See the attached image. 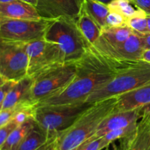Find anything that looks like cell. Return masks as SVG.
I'll use <instances>...</instances> for the list:
<instances>
[{
	"label": "cell",
	"instance_id": "cell-14",
	"mask_svg": "<svg viewBox=\"0 0 150 150\" xmlns=\"http://www.w3.org/2000/svg\"><path fill=\"white\" fill-rule=\"evenodd\" d=\"M117 97V103L114 112L142 108L150 103V83Z\"/></svg>",
	"mask_w": 150,
	"mask_h": 150
},
{
	"label": "cell",
	"instance_id": "cell-25",
	"mask_svg": "<svg viewBox=\"0 0 150 150\" xmlns=\"http://www.w3.org/2000/svg\"><path fill=\"white\" fill-rule=\"evenodd\" d=\"M109 146V144L103 137L95 140L86 141L82 144L76 150H103Z\"/></svg>",
	"mask_w": 150,
	"mask_h": 150
},
{
	"label": "cell",
	"instance_id": "cell-36",
	"mask_svg": "<svg viewBox=\"0 0 150 150\" xmlns=\"http://www.w3.org/2000/svg\"><path fill=\"white\" fill-rule=\"evenodd\" d=\"M96 1H100V2H102L103 3V4H107V5H108V4H109V3H111L113 0H96Z\"/></svg>",
	"mask_w": 150,
	"mask_h": 150
},
{
	"label": "cell",
	"instance_id": "cell-15",
	"mask_svg": "<svg viewBox=\"0 0 150 150\" xmlns=\"http://www.w3.org/2000/svg\"><path fill=\"white\" fill-rule=\"evenodd\" d=\"M122 150H150V121L142 117L133 133L123 139Z\"/></svg>",
	"mask_w": 150,
	"mask_h": 150
},
{
	"label": "cell",
	"instance_id": "cell-40",
	"mask_svg": "<svg viewBox=\"0 0 150 150\" xmlns=\"http://www.w3.org/2000/svg\"><path fill=\"white\" fill-rule=\"evenodd\" d=\"M105 150H110V149H108V148H106V149H105Z\"/></svg>",
	"mask_w": 150,
	"mask_h": 150
},
{
	"label": "cell",
	"instance_id": "cell-12",
	"mask_svg": "<svg viewBox=\"0 0 150 150\" xmlns=\"http://www.w3.org/2000/svg\"><path fill=\"white\" fill-rule=\"evenodd\" d=\"M145 50L143 35L133 32L125 42L104 56L118 61H137L142 59Z\"/></svg>",
	"mask_w": 150,
	"mask_h": 150
},
{
	"label": "cell",
	"instance_id": "cell-19",
	"mask_svg": "<svg viewBox=\"0 0 150 150\" xmlns=\"http://www.w3.org/2000/svg\"><path fill=\"white\" fill-rule=\"evenodd\" d=\"M51 137L53 136H50L35 122L34 127L25 136L16 150H35L46 143Z\"/></svg>",
	"mask_w": 150,
	"mask_h": 150
},
{
	"label": "cell",
	"instance_id": "cell-29",
	"mask_svg": "<svg viewBox=\"0 0 150 150\" xmlns=\"http://www.w3.org/2000/svg\"><path fill=\"white\" fill-rule=\"evenodd\" d=\"M16 82V81H7L0 87V111L2 109V105L4 103V101L5 100L7 93L10 90V89L13 87Z\"/></svg>",
	"mask_w": 150,
	"mask_h": 150
},
{
	"label": "cell",
	"instance_id": "cell-10",
	"mask_svg": "<svg viewBox=\"0 0 150 150\" xmlns=\"http://www.w3.org/2000/svg\"><path fill=\"white\" fill-rule=\"evenodd\" d=\"M83 2V0H38L35 8L42 18H76L81 10Z\"/></svg>",
	"mask_w": 150,
	"mask_h": 150
},
{
	"label": "cell",
	"instance_id": "cell-31",
	"mask_svg": "<svg viewBox=\"0 0 150 150\" xmlns=\"http://www.w3.org/2000/svg\"><path fill=\"white\" fill-rule=\"evenodd\" d=\"M57 136H53L46 143L35 150H57Z\"/></svg>",
	"mask_w": 150,
	"mask_h": 150
},
{
	"label": "cell",
	"instance_id": "cell-24",
	"mask_svg": "<svg viewBox=\"0 0 150 150\" xmlns=\"http://www.w3.org/2000/svg\"><path fill=\"white\" fill-rule=\"evenodd\" d=\"M127 25L133 32H136V33L142 34V35L149 34L146 14L135 16V17L128 19L127 21Z\"/></svg>",
	"mask_w": 150,
	"mask_h": 150
},
{
	"label": "cell",
	"instance_id": "cell-2",
	"mask_svg": "<svg viewBox=\"0 0 150 150\" xmlns=\"http://www.w3.org/2000/svg\"><path fill=\"white\" fill-rule=\"evenodd\" d=\"M117 97L95 102L67 129L57 135V150H76L95 134L100 124L114 112Z\"/></svg>",
	"mask_w": 150,
	"mask_h": 150
},
{
	"label": "cell",
	"instance_id": "cell-21",
	"mask_svg": "<svg viewBox=\"0 0 150 150\" xmlns=\"http://www.w3.org/2000/svg\"><path fill=\"white\" fill-rule=\"evenodd\" d=\"M35 125V120L32 119L20 125H18L10 133L5 143L1 148V150H16Z\"/></svg>",
	"mask_w": 150,
	"mask_h": 150
},
{
	"label": "cell",
	"instance_id": "cell-13",
	"mask_svg": "<svg viewBox=\"0 0 150 150\" xmlns=\"http://www.w3.org/2000/svg\"><path fill=\"white\" fill-rule=\"evenodd\" d=\"M133 32V31L127 25L105 27L102 29L99 38L92 48L100 54L105 55L111 49L125 42Z\"/></svg>",
	"mask_w": 150,
	"mask_h": 150
},
{
	"label": "cell",
	"instance_id": "cell-39",
	"mask_svg": "<svg viewBox=\"0 0 150 150\" xmlns=\"http://www.w3.org/2000/svg\"><path fill=\"white\" fill-rule=\"evenodd\" d=\"M15 0H0V2H7V1H12Z\"/></svg>",
	"mask_w": 150,
	"mask_h": 150
},
{
	"label": "cell",
	"instance_id": "cell-4",
	"mask_svg": "<svg viewBox=\"0 0 150 150\" xmlns=\"http://www.w3.org/2000/svg\"><path fill=\"white\" fill-rule=\"evenodd\" d=\"M43 39L59 47L65 63L79 61L91 47L79 30L76 18L60 17L52 20Z\"/></svg>",
	"mask_w": 150,
	"mask_h": 150
},
{
	"label": "cell",
	"instance_id": "cell-3",
	"mask_svg": "<svg viewBox=\"0 0 150 150\" xmlns=\"http://www.w3.org/2000/svg\"><path fill=\"white\" fill-rule=\"evenodd\" d=\"M150 83V62L144 60L120 61L118 72L105 84L95 90L86 102L95 103L117 97Z\"/></svg>",
	"mask_w": 150,
	"mask_h": 150
},
{
	"label": "cell",
	"instance_id": "cell-8",
	"mask_svg": "<svg viewBox=\"0 0 150 150\" xmlns=\"http://www.w3.org/2000/svg\"><path fill=\"white\" fill-rule=\"evenodd\" d=\"M50 19L0 18V39L29 42L43 39Z\"/></svg>",
	"mask_w": 150,
	"mask_h": 150
},
{
	"label": "cell",
	"instance_id": "cell-34",
	"mask_svg": "<svg viewBox=\"0 0 150 150\" xmlns=\"http://www.w3.org/2000/svg\"><path fill=\"white\" fill-rule=\"evenodd\" d=\"M142 59L144 60V61L150 62V48L149 49H146L144 51Z\"/></svg>",
	"mask_w": 150,
	"mask_h": 150
},
{
	"label": "cell",
	"instance_id": "cell-20",
	"mask_svg": "<svg viewBox=\"0 0 150 150\" xmlns=\"http://www.w3.org/2000/svg\"><path fill=\"white\" fill-rule=\"evenodd\" d=\"M82 7L103 29L105 27V20L110 10L107 4L96 0H83Z\"/></svg>",
	"mask_w": 150,
	"mask_h": 150
},
{
	"label": "cell",
	"instance_id": "cell-32",
	"mask_svg": "<svg viewBox=\"0 0 150 150\" xmlns=\"http://www.w3.org/2000/svg\"><path fill=\"white\" fill-rule=\"evenodd\" d=\"M141 115L142 117L150 120V103L141 108Z\"/></svg>",
	"mask_w": 150,
	"mask_h": 150
},
{
	"label": "cell",
	"instance_id": "cell-30",
	"mask_svg": "<svg viewBox=\"0 0 150 150\" xmlns=\"http://www.w3.org/2000/svg\"><path fill=\"white\" fill-rule=\"evenodd\" d=\"M133 1L146 16H150V0H133Z\"/></svg>",
	"mask_w": 150,
	"mask_h": 150
},
{
	"label": "cell",
	"instance_id": "cell-33",
	"mask_svg": "<svg viewBox=\"0 0 150 150\" xmlns=\"http://www.w3.org/2000/svg\"><path fill=\"white\" fill-rule=\"evenodd\" d=\"M143 35L144 41L145 48L146 49H149L150 48V34L148 35Z\"/></svg>",
	"mask_w": 150,
	"mask_h": 150
},
{
	"label": "cell",
	"instance_id": "cell-37",
	"mask_svg": "<svg viewBox=\"0 0 150 150\" xmlns=\"http://www.w3.org/2000/svg\"><path fill=\"white\" fill-rule=\"evenodd\" d=\"M146 19H147V28L149 34H150V16H146Z\"/></svg>",
	"mask_w": 150,
	"mask_h": 150
},
{
	"label": "cell",
	"instance_id": "cell-17",
	"mask_svg": "<svg viewBox=\"0 0 150 150\" xmlns=\"http://www.w3.org/2000/svg\"><path fill=\"white\" fill-rule=\"evenodd\" d=\"M32 82L33 79L29 76L16 81L7 93L2 105L1 111L13 108L22 103H30L29 101V94Z\"/></svg>",
	"mask_w": 150,
	"mask_h": 150
},
{
	"label": "cell",
	"instance_id": "cell-16",
	"mask_svg": "<svg viewBox=\"0 0 150 150\" xmlns=\"http://www.w3.org/2000/svg\"><path fill=\"white\" fill-rule=\"evenodd\" d=\"M0 18L13 19H40L34 6L21 0L0 2Z\"/></svg>",
	"mask_w": 150,
	"mask_h": 150
},
{
	"label": "cell",
	"instance_id": "cell-22",
	"mask_svg": "<svg viewBox=\"0 0 150 150\" xmlns=\"http://www.w3.org/2000/svg\"><path fill=\"white\" fill-rule=\"evenodd\" d=\"M108 7L110 11L120 13L127 20L135 16L146 14L134 4L133 0H113L108 4Z\"/></svg>",
	"mask_w": 150,
	"mask_h": 150
},
{
	"label": "cell",
	"instance_id": "cell-5",
	"mask_svg": "<svg viewBox=\"0 0 150 150\" xmlns=\"http://www.w3.org/2000/svg\"><path fill=\"white\" fill-rule=\"evenodd\" d=\"M76 72V62L55 64L41 70L32 77L29 101L37 105L61 92L73 81Z\"/></svg>",
	"mask_w": 150,
	"mask_h": 150
},
{
	"label": "cell",
	"instance_id": "cell-9",
	"mask_svg": "<svg viewBox=\"0 0 150 150\" xmlns=\"http://www.w3.org/2000/svg\"><path fill=\"white\" fill-rule=\"evenodd\" d=\"M29 59L28 76L32 77L41 70L64 62V57L55 43L44 39L25 42Z\"/></svg>",
	"mask_w": 150,
	"mask_h": 150
},
{
	"label": "cell",
	"instance_id": "cell-26",
	"mask_svg": "<svg viewBox=\"0 0 150 150\" xmlns=\"http://www.w3.org/2000/svg\"><path fill=\"white\" fill-rule=\"evenodd\" d=\"M27 103H22L19 104V105H16V106L13 107V108L2 110V111H0V127L7 125L10 122H11L13 120V117H14L15 114H16V112Z\"/></svg>",
	"mask_w": 150,
	"mask_h": 150
},
{
	"label": "cell",
	"instance_id": "cell-42",
	"mask_svg": "<svg viewBox=\"0 0 150 150\" xmlns=\"http://www.w3.org/2000/svg\"><path fill=\"white\" fill-rule=\"evenodd\" d=\"M0 150H1V149H0Z\"/></svg>",
	"mask_w": 150,
	"mask_h": 150
},
{
	"label": "cell",
	"instance_id": "cell-35",
	"mask_svg": "<svg viewBox=\"0 0 150 150\" xmlns=\"http://www.w3.org/2000/svg\"><path fill=\"white\" fill-rule=\"evenodd\" d=\"M21 1H23L24 2L28 3V4H31V5L34 6V7H36L37 2H38V0H21Z\"/></svg>",
	"mask_w": 150,
	"mask_h": 150
},
{
	"label": "cell",
	"instance_id": "cell-27",
	"mask_svg": "<svg viewBox=\"0 0 150 150\" xmlns=\"http://www.w3.org/2000/svg\"><path fill=\"white\" fill-rule=\"evenodd\" d=\"M127 19L124 16L120 15V13L110 11L107 16L106 20H105V27L124 26V25H127Z\"/></svg>",
	"mask_w": 150,
	"mask_h": 150
},
{
	"label": "cell",
	"instance_id": "cell-7",
	"mask_svg": "<svg viewBox=\"0 0 150 150\" xmlns=\"http://www.w3.org/2000/svg\"><path fill=\"white\" fill-rule=\"evenodd\" d=\"M28 66L25 42L0 39V76L18 81L28 76Z\"/></svg>",
	"mask_w": 150,
	"mask_h": 150
},
{
	"label": "cell",
	"instance_id": "cell-23",
	"mask_svg": "<svg viewBox=\"0 0 150 150\" xmlns=\"http://www.w3.org/2000/svg\"><path fill=\"white\" fill-rule=\"evenodd\" d=\"M138 123H139V122L131 124L130 125L127 126L125 127H123V128L117 129V130L108 132L105 136H103V138L110 145L115 141L119 140V139H123L130 136L131 133H133L135 131L138 125Z\"/></svg>",
	"mask_w": 150,
	"mask_h": 150
},
{
	"label": "cell",
	"instance_id": "cell-6",
	"mask_svg": "<svg viewBox=\"0 0 150 150\" xmlns=\"http://www.w3.org/2000/svg\"><path fill=\"white\" fill-rule=\"evenodd\" d=\"M94 103L81 102L59 105H36L35 121L50 136L70 127Z\"/></svg>",
	"mask_w": 150,
	"mask_h": 150
},
{
	"label": "cell",
	"instance_id": "cell-28",
	"mask_svg": "<svg viewBox=\"0 0 150 150\" xmlns=\"http://www.w3.org/2000/svg\"><path fill=\"white\" fill-rule=\"evenodd\" d=\"M17 126L18 125L16 124L15 122H13V120H12L11 122L7 123V125L0 127V149L2 147L4 144L5 143L7 138L9 137V136H10V133H12V131H13Z\"/></svg>",
	"mask_w": 150,
	"mask_h": 150
},
{
	"label": "cell",
	"instance_id": "cell-1",
	"mask_svg": "<svg viewBox=\"0 0 150 150\" xmlns=\"http://www.w3.org/2000/svg\"><path fill=\"white\" fill-rule=\"evenodd\" d=\"M120 61L108 58L90 47L76 62L74 79L61 92L36 105L86 102L89 96L111 81L118 72Z\"/></svg>",
	"mask_w": 150,
	"mask_h": 150
},
{
	"label": "cell",
	"instance_id": "cell-38",
	"mask_svg": "<svg viewBox=\"0 0 150 150\" xmlns=\"http://www.w3.org/2000/svg\"><path fill=\"white\" fill-rule=\"evenodd\" d=\"M6 81H6L5 79L2 77V76H0V87H1V86H2V85L4 84Z\"/></svg>",
	"mask_w": 150,
	"mask_h": 150
},
{
	"label": "cell",
	"instance_id": "cell-18",
	"mask_svg": "<svg viewBox=\"0 0 150 150\" xmlns=\"http://www.w3.org/2000/svg\"><path fill=\"white\" fill-rule=\"evenodd\" d=\"M76 21L78 27L83 35V38L92 47L102 32L101 27L86 13L83 7L76 18Z\"/></svg>",
	"mask_w": 150,
	"mask_h": 150
},
{
	"label": "cell",
	"instance_id": "cell-41",
	"mask_svg": "<svg viewBox=\"0 0 150 150\" xmlns=\"http://www.w3.org/2000/svg\"><path fill=\"white\" fill-rule=\"evenodd\" d=\"M149 121H150V120H149Z\"/></svg>",
	"mask_w": 150,
	"mask_h": 150
},
{
	"label": "cell",
	"instance_id": "cell-11",
	"mask_svg": "<svg viewBox=\"0 0 150 150\" xmlns=\"http://www.w3.org/2000/svg\"><path fill=\"white\" fill-rule=\"evenodd\" d=\"M141 118V108L111 113L103 120L95 134L92 135L87 141L98 139L105 136L108 132L123 128L138 122Z\"/></svg>",
	"mask_w": 150,
	"mask_h": 150
}]
</instances>
